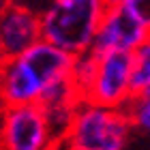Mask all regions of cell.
<instances>
[{"mask_svg":"<svg viewBox=\"0 0 150 150\" xmlns=\"http://www.w3.org/2000/svg\"><path fill=\"white\" fill-rule=\"evenodd\" d=\"M73 58L39 41L24 54L0 62V110L39 105L47 88L69 79Z\"/></svg>","mask_w":150,"mask_h":150,"instance_id":"obj_1","label":"cell"},{"mask_svg":"<svg viewBox=\"0 0 150 150\" xmlns=\"http://www.w3.org/2000/svg\"><path fill=\"white\" fill-rule=\"evenodd\" d=\"M105 4L101 0H52L41 22V41L54 45L67 56H81L90 52Z\"/></svg>","mask_w":150,"mask_h":150,"instance_id":"obj_2","label":"cell"},{"mask_svg":"<svg viewBox=\"0 0 150 150\" xmlns=\"http://www.w3.org/2000/svg\"><path fill=\"white\" fill-rule=\"evenodd\" d=\"M133 135L125 110L79 101L60 146L69 150H127Z\"/></svg>","mask_w":150,"mask_h":150,"instance_id":"obj_3","label":"cell"},{"mask_svg":"<svg viewBox=\"0 0 150 150\" xmlns=\"http://www.w3.org/2000/svg\"><path fill=\"white\" fill-rule=\"evenodd\" d=\"M150 43V0H122L116 6H105L94 35L92 52H125Z\"/></svg>","mask_w":150,"mask_h":150,"instance_id":"obj_4","label":"cell"},{"mask_svg":"<svg viewBox=\"0 0 150 150\" xmlns=\"http://www.w3.org/2000/svg\"><path fill=\"white\" fill-rule=\"evenodd\" d=\"M56 146L41 105L0 110V150H54Z\"/></svg>","mask_w":150,"mask_h":150,"instance_id":"obj_5","label":"cell"},{"mask_svg":"<svg viewBox=\"0 0 150 150\" xmlns=\"http://www.w3.org/2000/svg\"><path fill=\"white\" fill-rule=\"evenodd\" d=\"M129 99H131V54L125 52L97 54L94 75L81 101L122 110L129 103Z\"/></svg>","mask_w":150,"mask_h":150,"instance_id":"obj_6","label":"cell"},{"mask_svg":"<svg viewBox=\"0 0 150 150\" xmlns=\"http://www.w3.org/2000/svg\"><path fill=\"white\" fill-rule=\"evenodd\" d=\"M39 41V11L19 0H9L0 11V62L24 54Z\"/></svg>","mask_w":150,"mask_h":150,"instance_id":"obj_7","label":"cell"},{"mask_svg":"<svg viewBox=\"0 0 150 150\" xmlns=\"http://www.w3.org/2000/svg\"><path fill=\"white\" fill-rule=\"evenodd\" d=\"M150 94V43L131 54V97Z\"/></svg>","mask_w":150,"mask_h":150,"instance_id":"obj_8","label":"cell"},{"mask_svg":"<svg viewBox=\"0 0 150 150\" xmlns=\"http://www.w3.org/2000/svg\"><path fill=\"white\" fill-rule=\"evenodd\" d=\"M127 114L129 122H131L133 131H146L150 129V94H137V97H131L129 103L122 107Z\"/></svg>","mask_w":150,"mask_h":150,"instance_id":"obj_9","label":"cell"},{"mask_svg":"<svg viewBox=\"0 0 150 150\" xmlns=\"http://www.w3.org/2000/svg\"><path fill=\"white\" fill-rule=\"evenodd\" d=\"M101 2H103L105 6H116V4H120L122 0H101Z\"/></svg>","mask_w":150,"mask_h":150,"instance_id":"obj_10","label":"cell"},{"mask_svg":"<svg viewBox=\"0 0 150 150\" xmlns=\"http://www.w3.org/2000/svg\"><path fill=\"white\" fill-rule=\"evenodd\" d=\"M6 2H9V0H0V11H2L4 6H6Z\"/></svg>","mask_w":150,"mask_h":150,"instance_id":"obj_11","label":"cell"},{"mask_svg":"<svg viewBox=\"0 0 150 150\" xmlns=\"http://www.w3.org/2000/svg\"><path fill=\"white\" fill-rule=\"evenodd\" d=\"M54 150H69V148H64V146H60V144H58V146L54 148Z\"/></svg>","mask_w":150,"mask_h":150,"instance_id":"obj_12","label":"cell"}]
</instances>
